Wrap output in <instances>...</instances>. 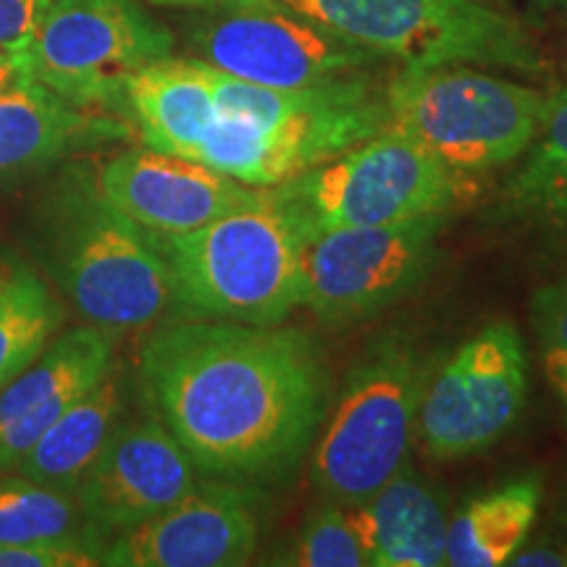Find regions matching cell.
Instances as JSON below:
<instances>
[{
    "mask_svg": "<svg viewBox=\"0 0 567 567\" xmlns=\"http://www.w3.org/2000/svg\"><path fill=\"white\" fill-rule=\"evenodd\" d=\"M140 384L200 476L252 486L295 476L331 402L313 337L279 323L161 326L140 350Z\"/></svg>",
    "mask_w": 567,
    "mask_h": 567,
    "instance_id": "obj_1",
    "label": "cell"
},
{
    "mask_svg": "<svg viewBox=\"0 0 567 567\" xmlns=\"http://www.w3.org/2000/svg\"><path fill=\"white\" fill-rule=\"evenodd\" d=\"M32 231L48 281L95 329L140 331L176 310L158 237L118 210L90 168L63 172L34 210Z\"/></svg>",
    "mask_w": 567,
    "mask_h": 567,
    "instance_id": "obj_2",
    "label": "cell"
},
{
    "mask_svg": "<svg viewBox=\"0 0 567 567\" xmlns=\"http://www.w3.org/2000/svg\"><path fill=\"white\" fill-rule=\"evenodd\" d=\"M216 122L197 158L239 184L271 189L389 126L386 87L350 74L313 87L271 90L213 69Z\"/></svg>",
    "mask_w": 567,
    "mask_h": 567,
    "instance_id": "obj_3",
    "label": "cell"
},
{
    "mask_svg": "<svg viewBox=\"0 0 567 567\" xmlns=\"http://www.w3.org/2000/svg\"><path fill=\"white\" fill-rule=\"evenodd\" d=\"M187 318L281 323L300 308L305 239L268 189L184 234H155Z\"/></svg>",
    "mask_w": 567,
    "mask_h": 567,
    "instance_id": "obj_4",
    "label": "cell"
},
{
    "mask_svg": "<svg viewBox=\"0 0 567 567\" xmlns=\"http://www.w3.org/2000/svg\"><path fill=\"white\" fill-rule=\"evenodd\" d=\"M431 360L405 334H384L347 373L310 460L321 499L354 507L408 465Z\"/></svg>",
    "mask_w": 567,
    "mask_h": 567,
    "instance_id": "obj_5",
    "label": "cell"
},
{
    "mask_svg": "<svg viewBox=\"0 0 567 567\" xmlns=\"http://www.w3.org/2000/svg\"><path fill=\"white\" fill-rule=\"evenodd\" d=\"M408 134L381 130L268 193L308 239L350 226L400 224L452 213L471 184Z\"/></svg>",
    "mask_w": 567,
    "mask_h": 567,
    "instance_id": "obj_6",
    "label": "cell"
},
{
    "mask_svg": "<svg viewBox=\"0 0 567 567\" xmlns=\"http://www.w3.org/2000/svg\"><path fill=\"white\" fill-rule=\"evenodd\" d=\"M389 126L408 134L452 172L507 166L534 145L549 97L465 63L405 69L386 84Z\"/></svg>",
    "mask_w": 567,
    "mask_h": 567,
    "instance_id": "obj_7",
    "label": "cell"
},
{
    "mask_svg": "<svg viewBox=\"0 0 567 567\" xmlns=\"http://www.w3.org/2000/svg\"><path fill=\"white\" fill-rule=\"evenodd\" d=\"M326 30L405 69L542 71L534 40L502 0H284Z\"/></svg>",
    "mask_w": 567,
    "mask_h": 567,
    "instance_id": "obj_8",
    "label": "cell"
},
{
    "mask_svg": "<svg viewBox=\"0 0 567 567\" xmlns=\"http://www.w3.org/2000/svg\"><path fill=\"white\" fill-rule=\"evenodd\" d=\"M187 11L184 32L195 59L260 87H313L381 61L284 0H221Z\"/></svg>",
    "mask_w": 567,
    "mask_h": 567,
    "instance_id": "obj_9",
    "label": "cell"
},
{
    "mask_svg": "<svg viewBox=\"0 0 567 567\" xmlns=\"http://www.w3.org/2000/svg\"><path fill=\"white\" fill-rule=\"evenodd\" d=\"M174 34L137 0H55L19 66L82 109H122L132 74L168 59Z\"/></svg>",
    "mask_w": 567,
    "mask_h": 567,
    "instance_id": "obj_10",
    "label": "cell"
},
{
    "mask_svg": "<svg viewBox=\"0 0 567 567\" xmlns=\"http://www.w3.org/2000/svg\"><path fill=\"white\" fill-rule=\"evenodd\" d=\"M528 400V354L513 321H492L431 368L415 442L431 460H463L499 442Z\"/></svg>",
    "mask_w": 567,
    "mask_h": 567,
    "instance_id": "obj_11",
    "label": "cell"
},
{
    "mask_svg": "<svg viewBox=\"0 0 567 567\" xmlns=\"http://www.w3.org/2000/svg\"><path fill=\"white\" fill-rule=\"evenodd\" d=\"M450 213L400 224L350 226L305 243L300 308L318 321H365L413 292L439 258Z\"/></svg>",
    "mask_w": 567,
    "mask_h": 567,
    "instance_id": "obj_12",
    "label": "cell"
},
{
    "mask_svg": "<svg viewBox=\"0 0 567 567\" xmlns=\"http://www.w3.org/2000/svg\"><path fill=\"white\" fill-rule=\"evenodd\" d=\"M260 515L252 484L197 478L176 505L103 547L111 567H237L258 547Z\"/></svg>",
    "mask_w": 567,
    "mask_h": 567,
    "instance_id": "obj_13",
    "label": "cell"
},
{
    "mask_svg": "<svg viewBox=\"0 0 567 567\" xmlns=\"http://www.w3.org/2000/svg\"><path fill=\"white\" fill-rule=\"evenodd\" d=\"M200 478L193 460L153 413L113 429L76 486V502L97 542L137 528L182 499Z\"/></svg>",
    "mask_w": 567,
    "mask_h": 567,
    "instance_id": "obj_14",
    "label": "cell"
},
{
    "mask_svg": "<svg viewBox=\"0 0 567 567\" xmlns=\"http://www.w3.org/2000/svg\"><path fill=\"white\" fill-rule=\"evenodd\" d=\"M103 195L153 234H184L252 203L260 189L200 161L145 147L113 155L97 172Z\"/></svg>",
    "mask_w": 567,
    "mask_h": 567,
    "instance_id": "obj_15",
    "label": "cell"
},
{
    "mask_svg": "<svg viewBox=\"0 0 567 567\" xmlns=\"http://www.w3.org/2000/svg\"><path fill=\"white\" fill-rule=\"evenodd\" d=\"M122 134L118 122L66 101L21 71L9 90L0 92V179L42 172L71 153Z\"/></svg>",
    "mask_w": 567,
    "mask_h": 567,
    "instance_id": "obj_16",
    "label": "cell"
},
{
    "mask_svg": "<svg viewBox=\"0 0 567 567\" xmlns=\"http://www.w3.org/2000/svg\"><path fill=\"white\" fill-rule=\"evenodd\" d=\"M124 111L151 151L197 158L216 122L213 66L200 59H161L130 76Z\"/></svg>",
    "mask_w": 567,
    "mask_h": 567,
    "instance_id": "obj_17",
    "label": "cell"
},
{
    "mask_svg": "<svg viewBox=\"0 0 567 567\" xmlns=\"http://www.w3.org/2000/svg\"><path fill=\"white\" fill-rule=\"evenodd\" d=\"M350 509L371 567L446 565L444 502L408 465Z\"/></svg>",
    "mask_w": 567,
    "mask_h": 567,
    "instance_id": "obj_18",
    "label": "cell"
},
{
    "mask_svg": "<svg viewBox=\"0 0 567 567\" xmlns=\"http://www.w3.org/2000/svg\"><path fill=\"white\" fill-rule=\"evenodd\" d=\"M116 334L82 326L53 337L11 384L0 389V429L38 410H66L116 368Z\"/></svg>",
    "mask_w": 567,
    "mask_h": 567,
    "instance_id": "obj_19",
    "label": "cell"
},
{
    "mask_svg": "<svg viewBox=\"0 0 567 567\" xmlns=\"http://www.w3.org/2000/svg\"><path fill=\"white\" fill-rule=\"evenodd\" d=\"M126 410L122 373L113 368L105 379L55 421L13 471L38 484L76 492L92 460L101 455Z\"/></svg>",
    "mask_w": 567,
    "mask_h": 567,
    "instance_id": "obj_20",
    "label": "cell"
},
{
    "mask_svg": "<svg viewBox=\"0 0 567 567\" xmlns=\"http://www.w3.org/2000/svg\"><path fill=\"white\" fill-rule=\"evenodd\" d=\"M542 496V478L523 476L467 502L446 526V565H507L526 544Z\"/></svg>",
    "mask_w": 567,
    "mask_h": 567,
    "instance_id": "obj_21",
    "label": "cell"
},
{
    "mask_svg": "<svg viewBox=\"0 0 567 567\" xmlns=\"http://www.w3.org/2000/svg\"><path fill=\"white\" fill-rule=\"evenodd\" d=\"M61 323L63 308L51 284L32 264L9 255L0 264V389L45 350Z\"/></svg>",
    "mask_w": 567,
    "mask_h": 567,
    "instance_id": "obj_22",
    "label": "cell"
},
{
    "mask_svg": "<svg viewBox=\"0 0 567 567\" xmlns=\"http://www.w3.org/2000/svg\"><path fill=\"white\" fill-rule=\"evenodd\" d=\"M526 153V163L509 182V208L567 237V84L549 97L542 132Z\"/></svg>",
    "mask_w": 567,
    "mask_h": 567,
    "instance_id": "obj_23",
    "label": "cell"
},
{
    "mask_svg": "<svg viewBox=\"0 0 567 567\" xmlns=\"http://www.w3.org/2000/svg\"><path fill=\"white\" fill-rule=\"evenodd\" d=\"M9 473L11 476H0V542L101 544L87 530L74 494L38 484V481L21 476L17 471Z\"/></svg>",
    "mask_w": 567,
    "mask_h": 567,
    "instance_id": "obj_24",
    "label": "cell"
},
{
    "mask_svg": "<svg viewBox=\"0 0 567 567\" xmlns=\"http://www.w3.org/2000/svg\"><path fill=\"white\" fill-rule=\"evenodd\" d=\"M281 565L300 567H360L368 555L354 528L352 509L339 502L321 499L305 515L292 549L279 559Z\"/></svg>",
    "mask_w": 567,
    "mask_h": 567,
    "instance_id": "obj_25",
    "label": "cell"
},
{
    "mask_svg": "<svg viewBox=\"0 0 567 567\" xmlns=\"http://www.w3.org/2000/svg\"><path fill=\"white\" fill-rule=\"evenodd\" d=\"M530 326L544 373L567 425V276L542 284L530 295Z\"/></svg>",
    "mask_w": 567,
    "mask_h": 567,
    "instance_id": "obj_26",
    "label": "cell"
},
{
    "mask_svg": "<svg viewBox=\"0 0 567 567\" xmlns=\"http://www.w3.org/2000/svg\"><path fill=\"white\" fill-rule=\"evenodd\" d=\"M103 565V547L95 542L11 544L0 542V567H92Z\"/></svg>",
    "mask_w": 567,
    "mask_h": 567,
    "instance_id": "obj_27",
    "label": "cell"
},
{
    "mask_svg": "<svg viewBox=\"0 0 567 567\" xmlns=\"http://www.w3.org/2000/svg\"><path fill=\"white\" fill-rule=\"evenodd\" d=\"M55 0H0V53L21 59Z\"/></svg>",
    "mask_w": 567,
    "mask_h": 567,
    "instance_id": "obj_28",
    "label": "cell"
},
{
    "mask_svg": "<svg viewBox=\"0 0 567 567\" xmlns=\"http://www.w3.org/2000/svg\"><path fill=\"white\" fill-rule=\"evenodd\" d=\"M507 565L517 567H563L565 565V551L555 547H534V549H517L509 557Z\"/></svg>",
    "mask_w": 567,
    "mask_h": 567,
    "instance_id": "obj_29",
    "label": "cell"
},
{
    "mask_svg": "<svg viewBox=\"0 0 567 567\" xmlns=\"http://www.w3.org/2000/svg\"><path fill=\"white\" fill-rule=\"evenodd\" d=\"M21 74V66L17 59H9V55L0 53V92L9 90V84Z\"/></svg>",
    "mask_w": 567,
    "mask_h": 567,
    "instance_id": "obj_30",
    "label": "cell"
},
{
    "mask_svg": "<svg viewBox=\"0 0 567 567\" xmlns=\"http://www.w3.org/2000/svg\"><path fill=\"white\" fill-rule=\"evenodd\" d=\"M153 6H166V9H200L208 3H221V0H145Z\"/></svg>",
    "mask_w": 567,
    "mask_h": 567,
    "instance_id": "obj_31",
    "label": "cell"
},
{
    "mask_svg": "<svg viewBox=\"0 0 567 567\" xmlns=\"http://www.w3.org/2000/svg\"><path fill=\"white\" fill-rule=\"evenodd\" d=\"M538 9H547V11H559L567 9V0H534Z\"/></svg>",
    "mask_w": 567,
    "mask_h": 567,
    "instance_id": "obj_32",
    "label": "cell"
},
{
    "mask_svg": "<svg viewBox=\"0 0 567 567\" xmlns=\"http://www.w3.org/2000/svg\"><path fill=\"white\" fill-rule=\"evenodd\" d=\"M565 565H567V549H565Z\"/></svg>",
    "mask_w": 567,
    "mask_h": 567,
    "instance_id": "obj_33",
    "label": "cell"
}]
</instances>
